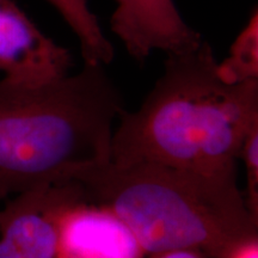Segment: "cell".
<instances>
[{"label": "cell", "mask_w": 258, "mask_h": 258, "mask_svg": "<svg viewBox=\"0 0 258 258\" xmlns=\"http://www.w3.org/2000/svg\"><path fill=\"white\" fill-rule=\"evenodd\" d=\"M128 225L103 205L82 200L67 207L57 224L54 258H145Z\"/></svg>", "instance_id": "52a82bcc"}, {"label": "cell", "mask_w": 258, "mask_h": 258, "mask_svg": "<svg viewBox=\"0 0 258 258\" xmlns=\"http://www.w3.org/2000/svg\"><path fill=\"white\" fill-rule=\"evenodd\" d=\"M86 201L110 208L137 235L146 254L195 249L228 258L258 238L237 177L208 175L158 163L106 165L74 178Z\"/></svg>", "instance_id": "3957f363"}, {"label": "cell", "mask_w": 258, "mask_h": 258, "mask_svg": "<svg viewBox=\"0 0 258 258\" xmlns=\"http://www.w3.org/2000/svg\"><path fill=\"white\" fill-rule=\"evenodd\" d=\"M218 76L227 84L258 79V18L257 10L231 46L230 55L218 62Z\"/></svg>", "instance_id": "9c48e42d"}, {"label": "cell", "mask_w": 258, "mask_h": 258, "mask_svg": "<svg viewBox=\"0 0 258 258\" xmlns=\"http://www.w3.org/2000/svg\"><path fill=\"white\" fill-rule=\"evenodd\" d=\"M228 258H258V238L239 245Z\"/></svg>", "instance_id": "7c38bea8"}, {"label": "cell", "mask_w": 258, "mask_h": 258, "mask_svg": "<svg viewBox=\"0 0 258 258\" xmlns=\"http://www.w3.org/2000/svg\"><path fill=\"white\" fill-rule=\"evenodd\" d=\"M56 10L79 41L84 63L106 66L114 60L115 49L90 8L89 0H46Z\"/></svg>", "instance_id": "ba28073f"}, {"label": "cell", "mask_w": 258, "mask_h": 258, "mask_svg": "<svg viewBox=\"0 0 258 258\" xmlns=\"http://www.w3.org/2000/svg\"><path fill=\"white\" fill-rule=\"evenodd\" d=\"M111 31L127 53L143 63L153 51L182 54L198 48L201 34L186 23L175 0H115Z\"/></svg>", "instance_id": "8992f818"}, {"label": "cell", "mask_w": 258, "mask_h": 258, "mask_svg": "<svg viewBox=\"0 0 258 258\" xmlns=\"http://www.w3.org/2000/svg\"><path fill=\"white\" fill-rule=\"evenodd\" d=\"M71 51L48 37L15 0H0V79L42 84L69 76Z\"/></svg>", "instance_id": "5b68a950"}, {"label": "cell", "mask_w": 258, "mask_h": 258, "mask_svg": "<svg viewBox=\"0 0 258 258\" xmlns=\"http://www.w3.org/2000/svg\"><path fill=\"white\" fill-rule=\"evenodd\" d=\"M239 159L246 169V194L245 202L254 218L258 219V124L253 125L245 138Z\"/></svg>", "instance_id": "30bf717a"}, {"label": "cell", "mask_w": 258, "mask_h": 258, "mask_svg": "<svg viewBox=\"0 0 258 258\" xmlns=\"http://www.w3.org/2000/svg\"><path fill=\"white\" fill-rule=\"evenodd\" d=\"M123 98L102 64L42 84L0 79V200L111 161Z\"/></svg>", "instance_id": "7a4b0ae2"}, {"label": "cell", "mask_w": 258, "mask_h": 258, "mask_svg": "<svg viewBox=\"0 0 258 258\" xmlns=\"http://www.w3.org/2000/svg\"><path fill=\"white\" fill-rule=\"evenodd\" d=\"M82 200L77 180L16 195L0 211V258H54L61 214Z\"/></svg>", "instance_id": "277c9868"}, {"label": "cell", "mask_w": 258, "mask_h": 258, "mask_svg": "<svg viewBox=\"0 0 258 258\" xmlns=\"http://www.w3.org/2000/svg\"><path fill=\"white\" fill-rule=\"evenodd\" d=\"M150 258H209L201 251L195 249H175L160 251L148 254Z\"/></svg>", "instance_id": "8fae6325"}, {"label": "cell", "mask_w": 258, "mask_h": 258, "mask_svg": "<svg viewBox=\"0 0 258 258\" xmlns=\"http://www.w3.org/2000/svg\"><path fill=\"white\" fill-rule=\"evenodd\" d=\"M203 40L167 54L164 72L137 111L121 112L111 163H158L208 175L237 177L245 138L258 124V79L227 84Z\"/></svg>", "instance_id": "6da1fadb"}]
</instances>
